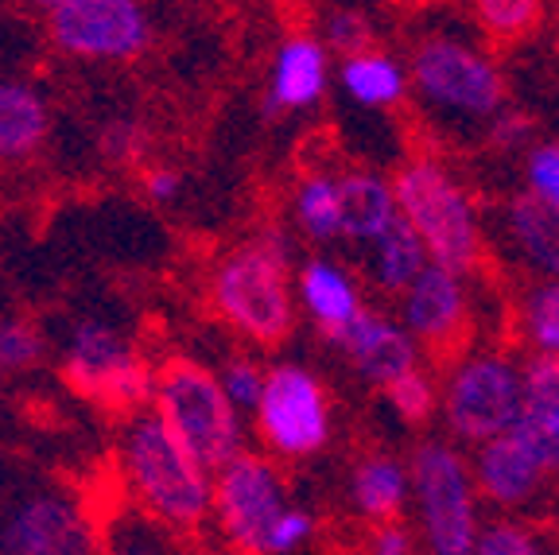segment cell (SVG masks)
Instances as JSON below:
<instances>
[{"label": "cell", "mask_w": 559, "mask_h": 555, "mask_svg": "<svg viewBox=\"0 0 559 555\" xmlns=\"http://www.w3.org/2000/svg\"><path fill=\"white\" fill-rule=\"evenodd\" d=\"M288 261L292 245L284 241V234L264 229L253 241L226 252L210 276V299H214L218 315L257 346L284 342L292 322H296L288 292Z\"/></svg>", "instance_id": "2"}, {"label": "cell", "mask_w": 559, "mask_h": 555, "mask_svg": "<svg viewBox=\"0 0 559 555\" xmlns=\"http://www.w3.org/2000/svg\"><path fill=\"white\" fill-rule=\"evenodd\" d=\"M404 334L431 350L451 346L466 327V284L459 272L428 264L404 292Z\"/></svg>", "instance_id": "13"}, {"label": "cell", "mask_w": 559, "mask_h": 555, "mask_svg": "<svg viewBox=\"0 0 559 555\" xmlns=\"http://www.w3.org/2000/svg\"><path fill=\"white\" fill-rule=\"evenodd\" d=\"M326 79H331V55L323 51V44L314 35H288L272 59V82L261 102L264 117H276L284 109H311L326 94Z\"/></svg>", "instance_id": "16"}, {"label": "cell", "mask_w": 559, "mask_h": 555, "mask_svg": "<svg viewBox=\"0 0 559 555\" xmlns=\"http://www.w3.org/2000/svg\"><path fill=\"white\" fill-rule=\"evenodd\" d=\"M528 137H533V121H528L524 114L489 117V140H493L498 147H521Z\"/></svg>", "instance_id": "37"}, {"label": "cell", "mask_w": 559, "mask_h": 555, "mask_svg": "<svg viewBox=\"0 0 559 555\" xmlns=\"http://www.w3.org/2000/svg\"><path fill=\"white\" fill-rule=\"evenodd\" d=\"M257 424L272 451L284 459H307L331 439V404L319 377L304 365H276L264 374V392L257 404Z\"/></svg>", "instance_id": "11"}, {"label": "cell", "mask_w": 559, "mask_h": 555, "mask_svg": "<svg viewBox=\"0 0 559 555\" xmlns=\"http://www.w3.org/2000/svg\"><path fill=\"white\" fill-rule=\"evenodd\" d=\"M428 252L419 237L396 217L373 245H366V272L381 292H408V284L428 269Z\"/></svg>", "instance_id": "23"}, {"label": "cell", "mask_w": 559, "mask_h": 555, "mask_svg": "<svg viewBox=\"0 0 559 555\" xmlns=\"http://www.w3.org/2000/svg\"><path fill=\"white\" fill-rule=\"evenodd\" d=\"M509 435L544 474H559V357H533L521 369V409Z\"/></svg>", "instance_id": "14"}, {"label": "cell", "mask_w": 559, "mask_h": 555, "mask_svg": "<svg viewBox=\"0 0 559 555\" xmlns=\"http://www.w3.org/2000/svg\"><path fill=\"white\" fill-rule=\"evenodd\" d=\"M47 35L70 59L132 62L152 44V16L136 0H55Z\"/></svg>", "instance_id": "9"}, {"label": "cell", "mask_w": 559, "mask_h": 555, "mask_svg": "<svg viewBox=\"0 0 559 555\" xmlns=\"http://www.w3.org/2000/svg\"><path fill=\"white\" fill-rule=\"evenodd\" d=\"M311 532H314L311 512L288 505V509L276 517V524L269 529V536H264V552L261 555H292V552H299V547L311 540Z\"/></svg>", "instance_id": "36"}, {"label": "cell", "mask_w": 559, "mask_h": 555, "mask_svg": "<svg viewBox=\"0 0 559 555\" xmlns=\"http://www.w3.org/2000/svg\"><path fill=\"white\" fill-rule=\"evenodd\" d=\"M319 44H323L326 55H342V62L358 59V55L373 51V27L358 9H334L323 16V39Z\"/></svg>", "instance_id": "29"}, {"label": "cell", "mask_w": 559, "mask_h": 555, "mask_svg": "<svg viewBox=\"0 0 559 555\" xmlns=\"http://www.w3.org/2000/svg\"><path fill=\"white\" fill-rule=\"evenodd\" d=\"M354 505L369 521H393L401 512L404 497H408V470L393 459V454H369L358 470H354Z\"/></svg>", "instance_id": "24"}, {"label": "cell", "mask_w": 559, "mask_h": 555, "mask_svg": "<svg viewBox=\"0 0 559 555\" xmlns=\"http://www.w3.org/2000/svg\"><path fill=\"white\" fill-rule=\"evenodd\" d=\"M97 555H183V536H175L132 501H117L94 521Z\"/></svg>", "instance_id": "21"}, {"label": "cell", "mask_w": 559, "mask_h": 555, "mask_svg": "<svg viewBox=\"0 0 559 555\" xmlns=\"http://www.w3.org/2000/svg\"><path fill=\"white\" fill-rule=\"evenodd\" d=\"M342 86L366 109H389L408 94V74L404 67L384 51H366L358 59H346L338 70Z\"/></svg>", "instance_id": "25"}, {"label": "cell", "mask_w": 559, "mask_h": 555, "mask_svg": "<svg viewBox=\"0 0 559 555\" xmlns=\"http://www.w3.org/2000/svg\"><path fill=\"white\" fill-rule=\"evenodd\" d=\"M44 357V334L24 319H0V374L32 369Z\"/></svg>", "instance_id": "30"}, {"label": "cell", "mask_w": 559, "mask_h": 555, "mask_svg": "<svg viewBox=\"0 0 559 555\" xmlns=\"http://www.w3.org/2000/svg\"><path fill=\"white\" fill-rule=\"evenodd\" d=\"M401 222L419 237L428 261L447 272H471L481 252V226L471 194L436 160H412L393 182Z\"/></svg>", "instance_id": "3"}, {"label": "cell", "mask_w": 559, "mask_h": 555, "mask_svg": "<svg viewBox=\"0 0 559 555\" xmlns=\"http://www.w3.org/2000/svg\"><path fill=\"white\" fill-rule=\"evenodd\" d=\"M179 191H183V175L175 172V167H148L144 172V194L152 202H159V206L179 199Z\"/></svg>", "instance_id": "38"}, {"label": "cell", "mask_w": 559, "mask_h": 555, "mask_svg": "<svg viewBox=\"0 0 559 555\" xmlns=\"http://www.w3.org/2000/svg\"><path fill=\"white\" fill-rule=\"evenodd\" d=\"M299 299H304L307 315L319 322L326 342L338 339L342 330L366 311L354 276L342 264L326 261V257H314V261H307L299 269Z\"/></svg>", "instance_id": "18"}, {"label": "cell", "mask_w": 559, "mask_h": 555, "mask_svg": "<svg viewBox=\"0 0 559 555\" xmlns=\"http://www.w3.org/2000/svg\"><path fill=\"white\" fill-rule=\"evenodd\" d=\"M524 182L533 199L548 202V206L559 210V144H536L524 160Z\"/></svg>", "instance_id": "33"}, {"label": "cell", "mask_w": 559, "mask_h": 555, "mask_svg": "<svg viewBox=\"0 0 559 555\" xmlns=\"http://www.w3.org/2000/svg\"><path fill=\"white\" fill-rule=\"evenodd\" d=\"M152 412L210 474L241 454V416L226 400L218 377L191 357H167L156 365Z\"/></svg>", "instance_id": "4"}, {"label": "cell", "mask_w": 559, "mask_h": 555, "mask_svg": "<svg viewBox=\"0 0 559 555\" xmlns=\"http://www.w3.org/2000/svg\"><path fill=\"white\" fill-rule=\"evenodd\" d=\"M412 86L428 109L454 121H489L501 114V102H506L498 67L474 44L454 35H431L416 47Z\"/></svg>", "instance_id": "7"}, {"label": "cell", "mask_w": 559, "mask_h": 555, "mask_svg": "<svg viewBox=\"0 0 559 555\" xmlns=\"http://www.w3.org/2000/svg\"><path fill=\"white\" fill-rule=\"evenodd\" d=\"M0 521H4V494H0Z\"/></svg>", "instance_id": "40"}, {"label": "cell", "mask_w": 559, "mask_h": 555, "mask_svg": "<svg viewBox=\"0 0 559 555\" xmlns=\"http://www.w3.org/2000/svg\"><path fill=\"white\" fill-rule=\"evenodd\" d=\"M474 555H548V552H544V544L528 529L498 521V524H489V529L478 532Z\"/></svg>", "instance_id": "35"}, {"label": "cell", "mask_w": 559, "mask_h": 555, "mask_svg": "<svg viewBox=\"0 0 559 555\" xmlns=\"http://www.w3.org/2000/svg\"><path fill=\"white\" fill-rule=\"evenodd\" d=\"M0 555H97L94 521L74 497L44 489L0 521Z\"/></svg>", "instance_id": "12"}, {"label": "cell", "mask_w": 559, "mask_h": 555, "mask_svg": "<svg viewBox=\"0 0 559 555\" xmlns=\"http://www.w3.org/2000/svg\"><path fill=\"white\" fill-rule=\"evenodd\" d=\"M338 199H342V237H349V241L358 245H373L401 217L396 214L393 182L373 172H349L346 179H338Z\"/></svg>", "instance_id": "22"}, {"label": "cell", "mask_w": 559, "mask_h": 555, "mask_svg": "<svg viewBox=\"0 0 559 555\" xmlns=\"http://www.w3.org/2000/svg\"><path fill=\"white\" fill-rule=\"evenodd\" d=\"M544 477L548 474L528 459V451H524L513 435L481 442L478 454H474L471 482H478L481 494H486L493 505H506V509L509 505H524L528 497L540 494Z\"/></svg>", "instance_id": "17"}, {"label": "cell", "mask_w": 559, "mask_h": 555, "mask_svg": "<svg viewBox=\"0 0 559 555\" xmlns=\"http://www.w3.org/2000/svg\"><path fill=\"white\" fill-rule=\"evenodd\" d=\"M284 509H288L284 477L261 454L241 451L210 482V512H214L222 536L245 555L264 552V536Z\"/></svg>", "instance_id": "10"}, {"label": "cell", "mask_w": 559, "mask_h": 555, "mask_svg": "<svg viewBox=\"0 0 559 555\" xmlns=\"http://www.w3.org/2000/svg\"><path fill=\"white\" fill-rule=\"evenodd\" d=\"M524 342L536 357H559V280H540L521 295L516 307Z\"/></svg>", "instance_id": "27"}, {"label": "cell", "mask_w": 559, "mask_h": 555, "mask_svg": "<svg viewBox=\"0 0 559 555\" xmlns=\"http://www.w3.org/2000/svg\"><path fill=\"white\" fill-rule=\"evenodd\" d=\"M384 397H389V404L396 409V416L408 420V424H424L439 404L436 385H431V377L424 374V369L404 374L401 381H393L389 389H384Z\"/></svg>", "instance_id": "31"}, {"label": "cell", "mask_w": 559, "mask_h": 555, "mask_svg": "<svg viewBox=\"0 0 559 555\" xmlns=\"http://www.w3.org/2000/svg\"><path fill=\"white\" fill-rule=\"evenodd\" d=\"M342 354L354 362L361 377L377 389H389L393 381H401L404 374L419 369L416 365V342L404 334L401 322L381 319V315L361 311L358 319L342 330L338 339H331Z\"/></svg>", "instance_id": "15"}, {"label": "cell", "mask_w": 559, "mask_h": 555, "mask_svg": "<svg viewBox=\"0 0 559 555\" xmlns=\"http://www.w3.org/2000/svg\"><path fill=\"white\" fill-rule=\"evenodd\" d=\"M296 222L311 241H334L342 237V199L338 179L331 175H307L296 191Z\"/></svg>", "instance_id": "26"}, {"label": "cell", "mask_w": 559, "mask_h": 555, "mask_svg": "<svg viewBox=\"0 0 559 555\" xmlns=\"http://www.w3.org/2000/svg\"><path fill=\"white\" fill-rule=\"evenodd\" d=\"M117 462L129 501L148 512L152 521L171 529L175 536L199 532L206 524L214 474L167 432V424L152 409L124 416Z\"/></svg>", "instance_id": "1"}, {"label": "cell", "mask_w": 559, "mask_h": 555, "mask_svg": "<svg viewBox=\"0 0 559 555\" xmlns=\"http://www.w3.org/2000/svg\"><path fill=\"white\" fill-rule=\"evenodd\" d=\"M148 144H152L148 129H144L136 117H117V121L105 125L102 137H97L102 156L109 160V164H117V167L140 164V160H144V152H148Z\"/></svg>", "instance_id": "32"}, {"label": "cell", "mask_w": 559, "mask_h": 555, "mask_svg": "<svg viewBox=\"0 0 559 555\" xmlns=\"http://www.w3.org/2000/svg\"><path fill=\"white\" fill-rule=\"evenodd\" d=\"M47 132H51L47 97L27 82L0 79V164L35 156Z\"/></svg>", "instance_id": "20"}, {"label": "cell", "mask_w": 559, "mask_h": 555, "mask_svg": "<svg viewBox=\"0 0 559 555\" xmlns=\"http://www.w3.org/2000/svg\"><path fill=\"white\" fill-rule=\"evenodd\" d=\"M521 409V369L509 354L478 350L454 365L443 389V416L454 439L489 442L509 435Z\"/></svg>", "instance_id": "8"}, {"label": "cell", "mask_w": 559, "mask_h": 555, "mask_svg": "<svg viewBox=\"0 0 559 555\" xmlns=\"http://www.w3.org/2000/svg\"><path fill=\"white\" fill-rule=\"evenodd\" d=\"M506 234L513 252L533 272L559 280V210L533 194H513L506 206Z\"/></svg>", "instance_id": "19"}, {"label": "cell", "mask_w": 559, "mask_h": 555, "mask_svg": "<svg viewBox=\"0 0 559 555\" xmlns=\"http://www.w3.org/2000/svg\"><path fill=\"white\" fill-rule=\"evenodd\" d=\"M369 552L373 555H412V532L393 521L377 524L373 540H369Z\"/></svg>", "instance_id": "39"}, {"label": "cell", "mask_w": 559, "mask_h": 555, "mask_svg": "<svg viewBox=\"0 0 559 555\" xmlns=\"http://www.w3.org/2000/svg\"><path fill=\"white\" fill-rule=\"evenodd\" d=\"M59 374L70 392L105 404V409L136 416L152 404V377L156 365H148L136 350L97 319H82L70 327L67 350H62Z\"/></svg>", "instance_id": "5"}, {"label": "cell", "mask_w": 559, "mask_h": 555, "mask_svg": "<svg viewBox=\"0 0 559 555\" xmlns=\"http://www.w3.org/2000/svg\"><path fill=\"white\" fill-rule=\"evenodd\" d=\"M408 489L416 497L419 532L431 555H474L478 544V501L471 467L451 442H424L412 454Z\"/></svg>", "instance_id": "6"}, {"label": "cell", "mask_w": 559, "mask_h": 555, "mask_svg": "<svg viewBox=\"0 0 559 555\" xmlns=\"http://www.w3.org/2000/svg\"><path fill=\"white\" fill-rule=\"evenodd\" d=\"M218 385H222V392H226L229 404H234V412L241 416V412H257V404H261L264 374L253 362L237 357V362L226 365V374L218 377Z\"/></svg>", "instance_id": "34"}, {"label": "cell", "mask_w": 559, "mask_h": 555, "mask_svg": "<svg viewBox=\"0 0 559 555\" xmlns=\"http://www.w3.org/2000/svg\"><path fill=\"white\" fill-rule=\"evenodd\" d=\"M540 16L544 9L536 0H481L478 4V24L501 44H513V39L528 35L540 24Z\"/></svg>", "instance_id": "28"}]
</instances>
